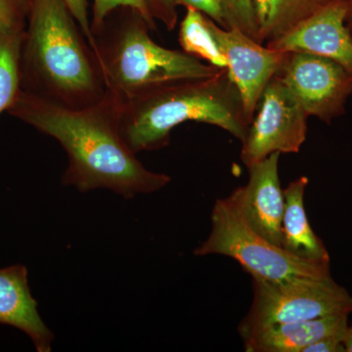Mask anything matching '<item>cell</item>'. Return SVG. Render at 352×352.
<instances>
[{"instance_id":"obj_14","label":"cell","mask_w":352,"mask_h":352,"mask_svg":"<svg viewBox=\"0 0 352 352\" xmlns=\"http://www.w3.org/2000/svg\"><path fill=\"white\" fill-rule=\"evenodd\" d=\"M307 177L302 176L284 190L281 248L292 256L314 263H330V256L320 238L308 221L305 208Z\"/></svg>"},{"instance_id":"obj_9","label":"cell","mask_w":352,"mask_h":352,"mask_svg":"<svg viewBox=\"0 0 352 352\" xmlns=\"http://www.w3.org/2000/svg\"><path fill=\"white\" fill-rule=\"evenodd\" d=\"M212 28L226 58L227 72L239 90L245 115L252 122L264 88L281 73L291 52L263 47L239 30L226 29L214 21Z\"/></svg>"},{"instance_id":"obj_26","label":"cell","mask_w":352,"mask_h":352,"mask_svg":"<svg viewBox=\"0 0 352 352\" xmlns=\"http://www.w3.org/2000/svg\"><path fill=\"white\" fill-rule=\"evenodd\" d=\"M346 23L352 36V0H347V12Z\"/></svg>"},{"instance_id":"obj_2","label":"cell","mask_w":352,"mask_h":352,"mask_svg":"<svg viewBox=\"0 0 352 352\" xmlns=\"http://www.w3.org/2000/svg\"><path fill=\"white\" fill-rule=\"evenodd\" d=\"M20 90L71 109L94 105L105 83L66 0H30L21 45Z\"/></svg>"},{"instance_id":"obj_4","label":"cell","mask_w":352,"mask_h":352,"mask_svg":"<svg viewBox=\"0 0 352 352\" xmlns=\"http://www.w3.org/2000/svg\"><path fill=\"white\" fill-rule=\"evenodd\" d=\"M144 16L131 7L109 14L89 43L106 89L124 98L164 83L208 78L220 69L183 51L159 45Z\"/></svg>"},{"instance_id":"obj_22","label":"cell","mask_w":352,"mask_h":352,"mask_svg":"<svg viewBox=\"0 0 352 352\" xmlns=\"http://www.w3.org/2000/svg\"><path fill=\"white\" fill-rule=\"evenodd\" d=\"M177 6L193 8L205 14L208 18L214 21L220 27L226 28L223 13L217 0H175Z\"/></svg>"},{"instance_id":"obj_17","label":"cell","mask_w":352,"mask_h":352,"mask_svg":"<svg viewBox=\"0 0 352 352\" xmlns=\"http://www.w3.org/2000/svg\"><path fill=\"white\" fill-rule=\"evenodd\" d=\"M24 32L0 29V113L7 112L20 91V55Z\"/></svg>"},{"instance_id":"obj_1","label":"cell","mask_w":352,"mask_h":352,"mask_svg":"<svg viewBox=\"0 0 352 352\" xmlns=\"http://www.w3.org/2000/svg\"><path fill=\"white\" fill-rule=\"evenodd\" d=\"M122 102V95L106 89L94 105L71 109L20 90L7 112L63 147L69 161L63 184L80 192L112 190L131 199L163 189L170 177L146 168L124 142L120 129Z\"/></svg>"},{"instance_id":"obj_23","label":"cell","mask_w":352,"mask_h":352,"mask_svg":"<svg viewBox=\"0 0 352 352\" xmlns=\"http://www.w3.org/2000/svg\"><path fill=\"white\" fill-rule=\"evenodd\" d=\"M72 13L75 16L78 25L82 28L83 34L87 38L88 43H91V21L88 16V2L87 0H66Z\"/></svg>"},{"instance_id":"obj_5","label":"cell","mask_w":352,"mask_h":352,"mask_svg":"<svg viewBox=\"0 0 352 352\" xmlns=\"http://www.w3.org/2000/svg\"><path fill=\"white\" fill-rule=\"evenodd\" d=\"M210 220L212 230L195 256H229L252 278L270 282L331 276L330 263L296 258L254 232L227 199L215 201Z\"/></svg>"},{"instance_id":"obj_16","label":"cell","mask_w":352,"mask_h":352,"mask_svg":"<svg viewBox=\"0 0 352 352\" xmlns=\"http://www.w3.org/2000/svg\"><path fill=\"white\" fill-rule=\"evenodd\" d=\"M186 9L178 34L183 52L205 60L215 68L226 69V58L212 32V20L196 9Z\"/></svg>"},{"instance_id":"obj_20","label":"cell","mask_w":352,"mask_h":352,"mask_svg":"<svg viewBox=\"0 0 352 352\" xmlns=\"http://www.w3.org/2000/svg\"><path fill=\"white\" fill-rule=\"evenodd\" d=\"M30 0H0V29L25 31Z\"/></svg>"},{"instance_id":"obj_19","label":"cell","mask_w":352,"mask_h":352,"mask_svg":"<svg viewBox=\"0 0 352 352\" xmlns=\"http://www.w3.org/2000/svg\"><path fill=\"white\" fill-rule=\"evenodd\" d=\"M120 7H131L144 16L153 29L156 30V23L152 19L144 3V0H94V18L91 21V34L96 31L109 14Z\"/></svg>"},{"instance_id":"obj_6","label":"cell","mask_w":352,"mask_h":352,"mask_svg":"<svg viewBox=\"0 0 352 352\" xmlns=\"http://www.w3.org/2000/svg\"><path fill=\"white\" fill-rule=\"evenodd\" d=\"M254 300L239 326L241 337L258 329L352 314V296L332 277L270 282L252 278Z\"/></svg>"},{"instance_id":"obj_24","label":"cell","mask_w":352,"mask_h":352,"mask_svg":"<svg viewBox=\"0 0 352 352\" xmlns=\"http://www.w3.org/2000/svg\"><path fill=\"white\" fill-rule=\"evenodd\" d=\"M344 336H332L317 340L314 344L305 347L303 352H344L346 351L342 344Z\"/></svg>"},{"instance_id":"obj_8","label":"cell","mask_w":352,"mask_h":352,"mask_svg":"<svg viewBox=\"0 0 352 352\" xmlns=\"http://www.w3.org/2000/svg\"><path fill=\"white\" fill-rule=\"evenodd\" d=\"M277 76L308 117L330 124L346 113L352 95V75L337 62L311 53L291 52Z\"/></svg>"},{"instance_id":"obj_11","label":"cell","mask_w":352,"mask_h":352,"mask_svg":"<svg viewBox=\"0 0 352 352\" xmlns=\"http://www.w3.org/2000/svg\"><path fill=\"white\" fill-rule=\"evenodd\" d=\"M346 12L347 0H327L316 13L266 46L329 58L352 75V36L346 23Z\"/></svg>"},{"instance_id":"obj_21","label":"cell","mask_w":352,"mask_h":352,"mask_svg":"<svg viewBox=\"0 0 352 352\" xmlns=\"http://www.w3.org/2000/svg\"><path fill=\"white\" fill-rule=\"evenodd\" d=\"M146 8L153 20L159 21L173 31L177 24V11L175 0H144Z\"/></svg>"},{"instance_id":"obj_7","label":"cell","mask_w":352,"mask_h":352,"mask_svg":"<svg viewBox=\"0 0 352 352\" xmlns=\"http://www.w3.org/2000/svg\"><path fill=\"white\" fill-rule=\"evenodd\" d=\"M241 160L248 168L273 154H296L307 140L308 116L278 76L264 88Z\"/></svg>"},{"instance_id":"obj_12","label":"cell","mask_w":352,"mask_h":352,"mask_svg":"<svg viewBox=\"0 0 352 352\" xmlns=\"http://www.w3.org/2000/svg\"><path fill=\"white\" fill-rule=\"evenodd\" d=\"M0 324L19 329L38 352L52 351L54 333L38 314V302L30 289L28 270L22 264L0 270Z\"/></svg>"},{"instance_id":"obj_13","label":"cell","mask_w":352,"mask_h":352,"mask_svg":"<svg viewBox=\"0 0 352 352\" xmlns=\"http://www.w3.org/2000/svg\"><path fill=\"white\" fill-rule=\"evenodd\" d=\"M349 315L274 324L245 336L247 352H303L317 340L332 336H344Z\"/></svg>"},{"instance_id":"obj_15","label":"cell","mask_w":352,"mask_h":352,"mask_svg":"<svg viewBox=\"0 0 352 352\" xmlns=\"http://www.w3.org/2000/svg\"><path fill=\"white\" fill-rule=\"evenodd\" d=\"M258 43L276 41L316 13L327 0H251Z\"/></svg>"},{"instance_id":"obj_18","label":"cell","mask_w":352,"mask_h":352,"mask_svg":"<svg viewBox=\"0 0 352 352\" xmlns=\"http://www.w3.org/2000/svg\"><path fill=\"white\" fill-rule=\"evenodd\" d=\"M217 2L223 13L226 29H238L258 41V28L251 0H217Z\"/></svg>"},{"instance_id":"obj_3","label":"cell","mask_w":352,"mask_h":352,"mask_svg":"<svg viewBox=\"0 0 352 352\" xmlns=\"http://www.w3.org/2000/svg\"><path fill=\"white\" fill-rule=\"evenodd\" d=\"M186 122L219 126L244 140L252 122L226 69L208 78L156 85L124 98L120 134L135 154L155 151L170 144L173 129Z\"/></svg>"},{"instance_id":"obj_10","label":"cell","mask_w":352,"mask_h":352,"mask_svg":"<svg viewBox=\"0 0 352 352\" xmlns=\"http://www.w3.org/2000/svg\"><path fill=\"white\" fill-rule=\"evenodd\" d=\"M280 153L252 164L249 182L234 190L227 201L254 232L281 247L282 220L285 210L284 190L280 185L278 164Z\"/></svg>"},{"instance_id":"obj_25","label":"cell","mask_w":352,"mask_h":352,"mask_svg":"<svg viewBox=\"0 0 352 352\" xmlns=\"http://www.w3.org/2000/svg\"><path fill=\"white\" fill-rule=\"evenodd\" d=\"M342 344H344L346 351L352 352V326L347 327L346 332L342 337Z\"/></svg>"}]
</instances>
